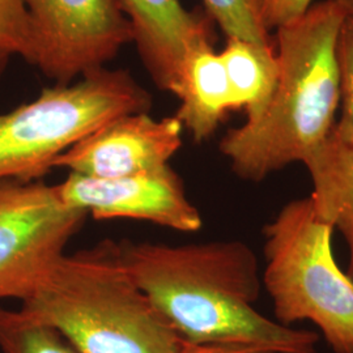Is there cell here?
I'll list each match as a JSON object with an SVG mask.
<instances>
[{
  "instance_id": "1",
  "label": "cell",
  "mask_w": 353,
  "mask_h": 353,
  "mask_svg": "<svg viewBox=\"0 0 353 353\" xmlns=\"http://www.w3.org/2000/svg\"><path fill=\"white\" fill-rule=\"evenodd\" d=\"M100 246L123 265L185 343L316 353V332L284 326L254 307L263 283L255 254L241 241L183 246L110 241Z\"/></svg>"
},
{
  "instance_id": "2",
  "label": "cell",
  "mask_w": 353,
  "mask_h": 353,
  "mask_svg": "<svg viewBox=\"0 0 353 353\" xmlns=\"http://www.w3.org/2000/svg\"><path fill=\"white\" fill-rule=\"evenodd\" d=\"M345 14L331 0L276 29L278 81L265 110L220 141L234 174L252 182L303 163L330 138L339 108L336 46Z\"/></svg>"
},
{
  "instance_id": "3",
  "label": "cell",
  "mask_w": 353,
  "mask_h": 353,
  "mask_svg": "<svg viewBox=\"0 0 353 353\" xmlns=\"http://www.w3.org/2000/svg\"><path fill=\"white\" fill-rule=\"evenodd\" d=\"M20 312L57 330L79 353H179L185 344L101 246L64 252Z\"/></svg>"
},
{
  "instance_id": "4",
  "label": "cell",
  "mask_w": 353,
  "mask_h": 353,
  "mask_svg": "<svg viewBox=\"0 0 353 353\" xmlns=\"http://www.w3.org/2000/svg\"><path fill=\"white\" fill-rule=\"evenodd\" d=\"M334 229L309 198L287 203L265 225L262 283L279 323L310 321L335 353H353V281L332 252Z\"/></svg>"
},
{
  "instance_id": "5",
  "label": "cell",
  "mask_w": 353,
  "mask_h": 353,
  "mask_svg": "<svg viewBox=\"0 0 353 353\" xmlns=\"http://www.w3.org/2000/svg\"><path fill=\"white\" fill-rule=\"evenodd\" d=\"M151 94L125 70L106 67L45 88L0 114V179L41 181L54 161L117 117L150 112Z\"/></svg>"
},
{
  "instance_id": "6",
  "label": "cell",
  "mask_w": 353,
  "mask_h": 353,
  "mask_svg": "<svg viewBox=\"0 0 353 353\" xmlns=\"http://www.w3.org/2000/svg\"><path fill=\"white\" fill-rule=\"evenodd\" d=\"M87 216L62 202L57 185L0 179V300L26 299Z\"/></svg>"
},
{
  "instance_id": "7",
  "label": "cell",
  "mask_w": 353,
  "mask_h": 353,
  "mask_svg": "<svg viewBox=\"0 0 353 353\" xmlns=\"http://www.w3.org/2000/svg\"><path fill=\"white\" fill-rule=\"evenodd\" d=\"M33 61L57 84L103 68L132 42L118 0H26Z\"/></svg>"
},
{
  "instance_id": "8",
  "label": "cell",
  "mask_w": 353,
  "mask_h": 353,
  "mask_svg": "<svg viewBox=\"0 0 353 353\" xmlns=\"http://www.w3.org/2000/svg\"><path fill=\"white\" fill-rule=\"evenodd\" d=\"M57 189L64 204L97 220H145L185 233L202 228L199 210L190 202L182 179L170 166L122 178L70 173Z\"/></svg>"
},
{
  "instance_id": "9",
  "label": "cell",
  "mask_w": 353,
  "mask_h": 353,
  "mask_svg": "<svg viewBox=\"0 0 353 353\" xmlns=\"http://www.w3.org/2000/svg\"><path fill=\"white\" fill-rule=\"evenodd\" d=\"M181 121L154 119L148 112L117 117L80 140L52 164L93 178H122L156 172L182 145Z\"/></svg>"
},
{
  "instance_id": "10",
  "label": "cell",
  "mask_w": 353,
  "mask_h": 353,
  "mask_svg": "<svg viewBox=\"0 0 353 353\" xmlns=\"http://www.w3.org/2000/svg\"><path fill=\"white\" fill-rule=\"evenodd\" d=\"M131 26L132 42L156 87L176 96L192 51L212 45V32L201 14L179 0H118Z\"/></svg>"
},
{
  "instance_id": "11",
  "label": "cell",
  "mask_w": 353,
  "mask_h": 353,
  "mask_svg": "<svg viewBox=\"0 0 353 353\" xmlns=\"http://www.w3.org/2000/svg\"><path fill=\"white\" fill-rule=\"evenodd\" d=\"M176 97V117L198 143L210 139L227 114L236 110L225 67L212 45L190 54Z\"/></svg>"
},
{
  "instance_id": "12",
  "label": "cell",
  "mask_w": 353,
  "mask_h": 353,
  "mask_svg": "<svg viewBox=\"0 0 353 353\" xmlns=\"http://www.w3.org/2000/svg\"><path fill=\"white\" fill-rule=\"evenodd\" d=\"M313 182L310 199L316 214L347 241L353 281V147L332 134L303 161Z\"/></svg>"
},
{
  "instance_id": "13",
  "label": "cell",
  "mask_w": 353,
  "mask_h": 353,
  "mask_svg": "<svg viewBox=\"0 0 353 353\" xmlns=\"http://www.w3.org/2000/svg\"><path fill=\"white\" fill-rule=\"evenodd\" d=\"M220 57L236 110L243 109L246 119L258 117L265 110L278 81V58L272 45L227 38Z\"/></svg>"
},
{
  "instance_id": "14",
  "label": "cell",
  "mask_w": 353,
  "mask_h": 353,
  "mask_svg": "<svg viewBox=\"0 0 353 353\" xmlns=\"http://www.w3.org/2000/svg\"><path fill=\"white\" fill-rule=\"evenodd\" d=\"M0 353H79L54 328L0 306Z\"/></svg>"
},
{
  "instance_id": "15",
  "label": "cell",
  "mask_w": 353,
  "mask_h": 353,
  "mask_svg": "<svg viewBox=\"0 0 353 353\" xmlns=\"http://www.w3.org/2000/svg\"><path fill=\"white\" fill-rule=\"evenodd\" d=\"M208 14L227 34L259 45H271L268 33L259 24L252 0H202Z\"/></svg>"
},
{
  "instance_id": "16",
  "label": "cell",
  "mask_w": 353,
  "mask_h": 353,
  "mask_svg": "<svg viewBox=\"0 0 353 353\" xmlns=\"http://www.w3.org/2000/svg\"><path fill=\"white\" fill-rule=\"evenodd\" d=\"M336 58L341 113L332 135L341 143L353 147V17H345L341 24Z\"/></svg>"
},
{
  "instance_id": "17",
  "label": "cell",
  "mask_w": 353,
  "mask_h": 353,
  "mask_svg": "<svg viewBox=\"0 0 353 353\" xmlns=\"http://www.w3.org/2000/svg\"><path fill=\"white\" fill-rule=\"evenodd\" d=\"M0 48L33 61V34L26 0H0Z\"/></svg>"
},
{
  "instance_id": "18",
  "label": "cell",
  "mask_w": 353,
  "mask_h": 353,
  "mask_svg": "<svg viewBox=\"0 0 353 353\" xmlns=\"http://www.w3.org/2000/svg\"><path fill=\"white\" fill-rule=\"evenodd\" d=\"M314 0H252L259 24L268 33L303 17L314 4Z\"/></svg>"
},
{
  "instance_id": "19",
  "label": "cell",
  "mask_w": 353,
  "mask_h": 353,
  "mask_svg": "<svg viewBox=\"0 0 353 353\" xmlns=\"http://www.w3.org/2000/svg\"><path fill=\"white\" fill-rule=\"evenodd\" d=\"M179 353H274L261 347L246 344H190L185 343Z\"/></svg>"
},
{
  "instance_id": "20",
  "label": "cell",
  "mask_w": 353,
  "mask_h": 353,
  "mask_svg": "<svg viewBox=\"0 0 353 353\" xmlns=\"http://www.w3.org/2000/svg\"><path fill=\"white\" fill-rule=\"evenodd\" d=\"M335 3L341 12L345 14V17H353V0H331Z\"/></svg>"
},
{
  "instance_id": "21",
  "label": "cell",
  "mask_w": 353,
  "mask_h": 353,
  "mask_svg": "<svg viewBox=\"0 0 353 353\" xmlns=\"http://www.w3.org/2000/svg\"><path fill=\"white\" fill-rule=\"evenodd\" d=\"M11 55L12 54L10 51L4 50V49L0 48V80H1V77H3L4 72H6V68L8 65Z\"/></svg>"
}]
</instances>
